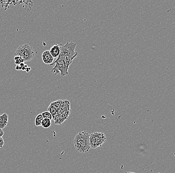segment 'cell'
<instances>
[{
    "mask_svg": "<svg viewBox=\"0 0 175 173\" xmlns=\"http://www.w3.org/2000/svg\"><path fill=\"white\" fill-rule=\"evenodd\" d=\"M90 135L87 131L80 132L75 136L74 139V147L77 152L80 153H86L91 148L90 142Z\"/></svg>",
    "mask_w": 175,
    "mask_h": 173,
    "instance_id": "6da1fadb",
    "label": "cell"
},
{
    "mask_svg": "<svg viewBox=\"0 0 175 173\" xmlns=\"http://www.w3.org/2000/svg\"><path fill=\"white\" fill-rule=\"evenodd\" d=\"M77 43L73 42H67L64 46L61 47V53L59 57L66 62L71 65L73 60L79 54L78 52H75Z\"/></svg>",
    "mask_w": 175,
    "mask_h": 173,
    "instance_id": "7a4b0ae2",
    "label": "cell"
},
{
    "mask_svg": "<svg viewBox=\"0 0 175 173\" xmlns=\"http://www.w3.org/2000/svg\"><path fill=\"white\" fill-rule=\"evenodd\" d=\"M14 55L21 57L24 61H29L34 58L35 52L33 47L28 44H25L20 46Z\"/></svg>",
    "mask_w": 175,
    "mask_h": 173,
    "instance_id": "3957f363",
    "label": "cell"
},
{
    "mask_svg": "<svg viewBox=\"0 0 175 173\" xmlns=\"http://www.w3.org/2000/svg\"><path fill=\"white\" fill-rule=\"evenodd\" d=\"M53 65H55V66L52 69L51 71L55 74V75L59 72H60L61 77L68 75V70L70 65L62 60L60 57H58L56 61H54V62L50 66Z\"/></svg>",
    "mask_w": 175,
    "mask_h": 173,
    "instance_id": "277c9868",
    "label": "cell"
},
{
    "mask_svg": "<svg viewBox=\"0 0 175 173\" xmlns=\"http://www.w3.org/2000/svg\"><path fill=\"white\" fill-rule=\"evenodd\" d=\"M107 140L105 134L102 132H94L90 135L91 148L96 149L102 146Z\"/></svg>",
    "mask_w": 175,
    "mask_h": 173,
    "instance_id": "5b68a950",
    "label": "cell"
},
{
    "mask_svg": "<svg viewBox=\"0 0 175 173\" xmlns=\"http://www.w3.org/2000/svg\"><path fill=\"white\" fill-rule=\"evenodd\" d=\"M42 59L46 65H52L54 62V57L49 51H46L42 54Z\"/></svg>",
    "mask_w": 175,
    "mask_h": 173,
    "instance_id": "8992f818",
    "label": "cell"
},
{
    "mask_svg": "<svg viewBox=\"0 0 175 173\" xmlns=\"http://www.w3.org/2000/svg\"><path fill=\"white\" fill-rule=\"evenodd\" d=\"M49 52L54 58L58 57L61 53V47L59 44H55L51 47Z\"/></svg>",
    "mask_w": 175,
    "mask_h": 173,
    "instance_id": "52a82bcc",
    "label": "cell"
},
{
    "mask_svg": "<svg viewBox=\"0 0 175 173\" xmlns=\"http://www.w3.org/2000/svg\"><path fill=\"white\" fill-rule=\"evenodd\" d=\"M9 121V116L7 113H4L0 115V128L4 129L8 124Z\"/></svg>",
    "mask_w": 175,
    "mask_h": 173,
    "instance_id": "ba28073f",
    "label": "cell"
},
{
    "mask_svg": "<svg viewBox=\"0 0 175 173\" xmlns=\"http://www.w3.org/2000/svg\"><path fill=\"white\" fill-rule=\"evenodd\" d=\"M43 118L42 114H39L37 115L35 119V125L36 126H42V123L43 121Z\"/></svg>",
    "mask_w": 175,
    "mask_h": 173,
    "instance_id": "9c48e42d",
    "label": "cell"
},
{
    "mask_svg": "<svg viewBox=\"0 0 175 173\" xmlns=\"http://www.w3.org/2000/svg\"><path fill=\"white\" fill-rule=\"evenodd\" d=\"M51 125V120L47 118L43 119V121L42 123V126L44 128H48L50 127Z\"/></svg>",
    "mask_w": 175,
    "mask_h": 173,
    "instance_id": "30bf717a",
    "label": "cell"
},
{
    "mask_svg": "<svg viewBox=\"0 0 175 173\" xmlns=\"http://www.w3.org/2000/svg\"><path fill=\"white\" fill-rule=\"evenodd\" d=\"M42 116H43V119L44 118H47V119H53V117L51 113L49 111H45L42 113Z\"/></svg>",
    "mask_w": 175,
    "mask_h": 173,
    "instance_id": "8fae6325",
    "label": "cell"
},
{
    "mask_svg": "<svg viewBox=\"0 0 175 173\" xmlns=\"http://www.w3.org/2000/svg\"><path fill=\"white\" fill-rule=\"evenodd\" d=\"M14 60L15 61V64L16 65H20V63H24L25 62L23 58L19 56H15Z\"/></svg>",
    "mask_w": 175,
    "mask_h": 173,
    "instance_id": "7c38bea8",
    "label": "cell"
},
{
    "mask_svg": "<svg viewBox=\"0 0 175 173\" xmlns=\"http://www.w3.org/2000/svg\"><path fill=\"white\" fill-rule=\"evenodd\" d=\"M4 144H5V142H4V139L2 137H0V148H3Z\"/></svg>",
    "mask_w": 175,
    "mask_h": 173,
    "instance_id": "4fadbf2b",
    "label": "cell"
},
{
    "mask_svg": "<svg viewBox=\"0 0 175 173\" xmlns=\"http://www.w3.org/2000/svg\"><path fill=\"white\" fill-rule=\"evenodd\" d=\"M15 70H18V71L22 70V67H21L20 65H16V66H15Z\"/></svg>",
    "mask_w": 175,
    "mask_h": 173,
    "instance_id": "5bb4252c",
    "label": "cell"
},
{
    "mask_svg": "<svg viewBox=\"0 0 175 173\" xmlns=\"http://www.w3.org/2000/svg\"><path fill=\"white\" fill-rule=\"evenodd\" d=\"M4 135V132L3 129L0 128V137H2Z\"/></svg>",
    "mask_w": 175,
    "mask_h": 173,
    "instance_id": "9a60e30c",
    "label": "cell"
},
{
    "mask_svg": "<svg viewBox=\"0 0 175 173\" xmlns=\"http://www.w3.org/2000/svg\"><path fill=\"white\" fill-rule=\"evenodd\" d=\"M30 70H31V68H30V67H28V68H27V70H26V72H28Z\"/></svg>",
    "mask_w": 175,
    "mask_h": 173,
    "instance_id": "2e32d148",
    "label": "cell"
},
{
    "mask_svg": "<svg viewBox=\"0 0 175 173\" xmlns=\"http://www.w3.org/2000/svg\"><path fill=\"white\" fill-rule=\"evenodd\" d=\"M134 173V172H127V173Z\"/></svg>",
    "mask_w": 175,
    "mask_h": 173,
    "instance_id": "e0dca14e",
    "label": "cell"
}]
</instances>
